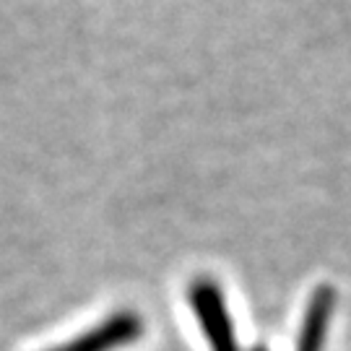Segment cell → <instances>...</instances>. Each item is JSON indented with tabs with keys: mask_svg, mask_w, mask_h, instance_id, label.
I'll return each mask as SVG.
<instances>
[{
	"mask_svg": "<svg viewBox=\"0 0 351 351\" xmlns=\"http://www.w3.org/2000/svg\"><path fill=\"white\" fill-rule=\"evenodd\" d=\"M143 336V320L133 310L112 313L107 320L97 323L75 339L65 341L60 346H52L47 351H117L130 346Z\"/></svg>",
	"mask_w": 351,
	"mask_h": 351,
	"instance_id": "2",
	"label": "cell"
},
{
	"mask_svg": "<svg viewBox=\"0 0 351 351\" xmlns=\"http://www.w3.org/2000/svg\"><path fill=\"white\" fill-rule=\"evenodd\" d=\"M188 297L211 351H239L234 320H232V315L226 310L221 287L213 278L198 276L190 284Z\"/></svg>",
	"mask_w": 351,
	"mask_h": 351,
	"instance_id": "1",
	"label": "cell"
},
{
	"mask_svg": "<svg viewBox=\"0 0 351 351\" xmlns=\"http://www.w3.org/2000/svg\"><path fill=\"white\" fill-rule=\"evenodd\" d=\"M336 307V289L323 284L310 294L307 310H304V320L300 328V341H297V351H323L328 333V323Z\"/></svg>",
	"mask_w": 351,
	"mask_h": 351,
	"instance_id": "3",
	"label": "cell"
},
{
	"mask_svg": "<svg viewBox=\"0 0 351 351\" xmlns=\"http://www.w3.org/2000/svg\"><path fill=\"white\" fill-rule=\"evenodd\" d=\"M252 351H265V349H261V346H258V349H252Z\"/></svg>",
	"mask_w": 351,
	"mask_h": 351,
	"instance_id": "4",
	"label": "cell"
}]
</instances>
